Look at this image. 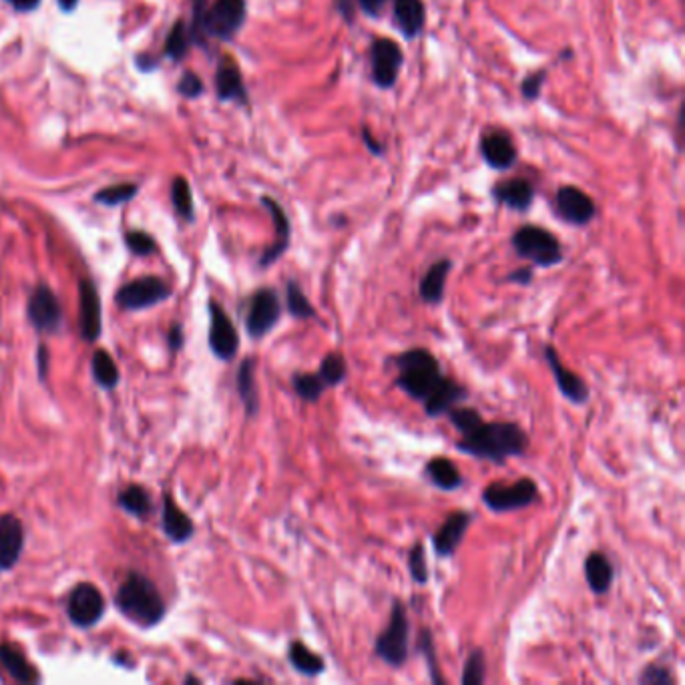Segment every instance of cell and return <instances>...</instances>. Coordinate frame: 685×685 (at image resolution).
<instances>
[{
	"instance_id": "41",
	"label": "cell",
	"mask_w": 685,
	"mask_h": 685,
	"mask_svg": "<svg viewBox=\"0 0 685 685\" xmlns=\"http://www.w3.org/2000/svg\"><path fill=\"white\" fill-rule=\"evenodd\" d=\"M137 186H133V183H121V186H111L107 189H101L99 193H96L95 199L99 201V204L103 206H121L125 204V201H129L135 197V193H137Z\"/></svg>"
},
{
	"instance_id": "12",
	"label": "cell",
	"mask_w": 685,
	"mask_h": 685,
	"mask_svg": "<svg viewBox=\"0 0 685 685\" xmlns=\"http://www.w3.org/2000/svg\"><path fill=\"white\" fill-rule=\"evenodd\" d=\"M478 153L487 167L493 171H509L517 166L519 149L513 135L505 129H487L478 139Z\"/></svg>"
},
{
	"instance_id": "3",
	"label": "cell",
	"mask_w": 685,
	"mask_h": 685,
	"mask_svg": "<svg viewBox=\"0 0 685 685\" xmlns=\"http://www.w3.org/2000/svg\"><path fill=\"white\" fill-rule=\"evenodd\" d=\"M115 605L129 621L141 627L157 625L166 615V603L147 577L129 573L115 595Z\"/></svg>"
},
{
	"instance_id": "35",
	"label": "cell",
	"mask_w": 685,
	"mask_h": 685,
	"mask_svg": "<svg viewBox=\"0 0 685 685\" xmlns=\"http://www.w3.org/2000/svg\"><path fill=\"white\" fill-rule=\"evenodd\" d=\"M292 388L296 397L304 402H317L322 394L327 390V386L320 376L314 372H296L292 376Z\"/></svg>"
},
{
	"instance_id": "49",
	"label": "cell",
	"mask_w": 685,
	"mask_h": 685,
	"mask_svg": "<svg viewBox=\"0 0 685 685\" xmlns=\"http://www.w3.org/2000/svg\"><path fill=\"white\" fill-rule=\"evenodd\" d=\"M362 141H364V147L368 149L370 156H374V157H382L384 153H386L384 143H380L378 139H376L374 135H372V131H370L368 127H362Z\"/></svg>"
},
{
	"instance_id": "53",
	"label": "cell",
	"mask_w": 685,
	"mask_h": 685,
	"mask_svg": "<svg viewBox=\"0 0 685 685\" xmlns=\"http://www.w3.org/2000/svg\"><path fill=\"white\" fill-rule=\"evenodd\" d=\"M48 352H46V346H38V352H36V364H38V376H41V380L45 382L46 378V368H48Z\"/></svg>"
},
{
	"instance_id": "38",
	"label": "cell",
	"mask_w": 685,
	"mask_h": 685,
	"mask_svg": "<svg viewBox=\"0 0 685 685\" xmlns=\"http://www.w3.org/2000/svg\"><path fill=\"white\" fill-rule=\"evenodd\" d=\"M485 678H487L485 653H482V650H475L468 655V660L465 661V668H462V675H460V683L462 685H480V683H485Z\"/></svg>"
},
{
	"instance_id": "18",
	"label": "cell",
	"mask_w": 685,
	"mask_h": 685,
	"mask_svg": "<svg viewBox=\"0 0 685 685\" xmlns=\"http://www.w3.org/2000/svg\"><path fill=\"white\" fill-rule=\"evenodd\" d=\"M470 523H472V513H468V510H455V513H450L445 520H442V525L432 537V547L437 557L440 559L455 557Z\"/></svg>"
},
{
	"instance_id": "29",
	"label": "cell",
	"mask_w": 685,
	"mask_h": 685,
	"mask_svg": "<svg viewBox=\"0 0 685 685\" xmlns=\"http://www.w3.org/2000/svg\"><path fill=\"white\" fill-rule=\"evenodd\" d=\"M287 661L294 668V671H297L300 675H306V678H316V675H322L326 671V661H324L322 655H317L316 651H312L300 640L289 643Z\"/></svg>"
},
{
	"instance_id": "27",
	"label": "cell",
	"mask_w": 685,
	"mask_h": 685,
	"mask_svg": "<svg viewBox=\"0 0 685 685\" xmlns=\"http://www.w3.org/2000/svg\"><path fill=\"white\" fill-rule=\"evenodd\" d=\"M424 478H427L432 487L445 493H452L462 487V475L458 467L447 457H434L424 467Z\"/></svg>"
},
{
	"instance_id": "31",
	"label": "cell",
	"mask_w": 685,
	"mask_h": 685,
	"mask_svg": "<svg viewBox=\"0 0 685 685\" xmlns=\"http://www.w3.org/2000/svg\"><path fill=\"white\" fill-rule=\"evenodd\" d=\"M256 366L252 358H246L241 362L237 370V392L244 402L247 417H256L259 410V397H257V384H256Z\"/></svg>"
},
{
	"instance_id": "4",
	"label": "cell",
	"mask_w": 685,
	"mask_h": 685,
	"mask_svg": "<svg viewBox=\"0 0 685 685\" xmlns=\"http://www.w3.org/2000/svg\"><path fill=\"white\" fill-rule=\"evenodd\" d=\"M510 246L520 259H527L537 267L559 266L565 257L561 241L553 231L535 224L520 226L510 237Z\"/></svg>"
},
{
	"instance_id": "50",
	"label": "cell",
	"mask_w": 685,
	"mask_h": 685,
	"mask_svg": "<svg viewBox=\"0 0 685 685\" xmlns=\"http://www.w3.org/2000/svg\"><path fill=\"white\" fill-rule=\"evenodd\" d=\"M533 276H535L533 267H530V266H523V267L513 269V272H510V274L507 276V282L517 284V286H529L530 282H533Z\"/></svg>"
},
{
	"instance_id": "21",
	"label": "cell",
	"mask_w": 685,
	"mask_h": 685,
	"mask_svg": "<svg viewBox=\"0 0 685 685\" xmlns=\"http://www.w3.org/2000/svg\"><path fill=\"white\" fill-rule=\"evenodd\" d=\"M25 547V529L15 515L0 517V571L13 569Z\"/></svg>"
},
{
	"instance_id": "14",
	"label": "cell",
	"mask_w": 685,
	"mask_h": 685,
	"mask_svg": "<svg viewBox=\"0 0 685 685\" xmlns=\"http://www.w3.org/2000/svg\"><path fill=\"white\" fill-rule=\"evenodd\" d=\"M28 322H31L38 332L55 334L63 326V307L56 300L55 292L48 286H38L31 300H28Z\"/></svg>"
},
{
	"instance_id": "17",
	"label": "cell",
	"mask_w": 685,
	"mask_h": 685,
	"mask_svg": "<svg viewBox=\"0 0 685 685\" xmlns=\"http://www.w3.org/2000/svg\"><path fill=\"white\" fill-rule=\"evenodd\" d=\"M545 360L553 372V378H555L559 392H561L569 402L581 407V404L589 400V386L583 382L581 376L567 368L555 346L551 344L545 346Z\"/></svg>"
},
{
	"instance_id": "19",
	"label": "cell",
	"mask_w": 685,
	"mask_h": 685,
	"mask_svg": "<svg viewBox=\"0 0 685 685\" xmlns=\"http://www.w3.org/2000/svg\"><path fill=\"white\" fill-rule=\"evenodd\" d=\"M262 206L267 209V214H269V217H272L274 229H276L274 244H269L264 249L262 257H259V267H269V266H274L277 259L287 252L289 241H292V224H289V217L286 214V209L279 206L274 197L264 196Z\"/></svg>"
},
{
	"instance_id": "46",
	"label": "cell",
	"mask_w": 685,
	"mask_h": 685,
	"mask_svg": "<svg viewBox=\"0 0 685 685\" xmlns=\"http://www.w3.org/2000/svg\"><path fill=\"white\" fill-rule=\"evenodd\" d=\"M638 683H641V685H671V683H675V678H673V673H671L670 668H665V665L651 663L641 671V675L638 678Z\"/></svg>"
},
{
	"instance_id": "44",
	"label": "cell",
	"mask_w": 685,
	"mask_h": 685,
	"mask_svg": "<svg viewBox=\"0 0 685 685\" xmlns=\"http://www.w3.org/2000/svg\"><path fill=\"white\" fill-rule=\"evenodd\" d=\"M547 76H549V66H543V69H537L525 76L523 83H520V95H523V99L527 103H535L539 96H541Z\"/></svg>"
},
{
	"instance_id": "45",
	"label": "cell",
	"mask_w": 685,
	"mask_h": 685,
	"mask_svg": "<svg viewBox=\"0 0 685 685\" xmlns=\"http://www.w3.org/2000/svg\"><path fill=\"white\" fill-rule=\"evenodd\" d=\"M125 244H127V247L135 256H151L157 252L156 239L149 234H145V231H129V234L125 236Z\"/></svg>"
},
{
	"instance_id": "54",
	"label": "cell",
	"mask_w": 685,
	"mask_h": 685,
	"mask_svg": "<svg viewBox=\"0 0 685 685\" xmlns=\"http://www.w3.org/2000/svg\"><path fill=\"white\" fill-rule=\"evenodd\" d=\"M169 346L173 350H181V346H183V330H181V326H177V324L173 326L171 332H169Z\"/></svg>"
},
{
	"instance_id": "37",
	"label": "cell",
	"mask_w": 685,
	"mask_h": 685,
	"mask_svg": "<svg viewBox=\"0 0 685 685\" xmlns=\"http://www.w3.org/2000/svg\"><path fill=\"white\" fill-rule=\"evenodd\" d=\"M171 201H173V207H176L177 214L187 219V221H193V217H196V214H193V197H191V189H189V183L183 179V177H176L173 179V186H171Z\"/></svg>"
},
{
	"instance_id": "24",
	"label": "cell",
	"mask_w": 685,
	"mask_h": 685,
	"mask_svg": "<svg viewBox=\"0 0 685 685\" xmlns=\"http://www.w3.org/2000/svg\"><path fill=\"white\" fill-rule=\"evenodd\" d=\"M216 89L217 96L221 101H234L239 105H247V89L244 83V76H241V71L236 61L224 59L217 66V75H216Z\"/></svg>"
},
{
	"instance_id": "51",
	"label": "cell",
	"mask_w": 685,
	"mask_h": 685,
	"mask_svg": "<svg viewBox=\"0 0 685 685\" xmlns=\"http://www.w3.org/2000/svg\"><path fill=\"white\" fill-rule=\"evenodd\" d=\"M334 8L337 13L342 15V18L346 23H354V8H356V3L354 0H336L334 3Z\"/></svg>"
},
{
	"instance_id": "2",
	"label": "cell",
	"mask_w": 685,
	"mask_h": 685,
	"mask_svg": "<svg viewBox=\"0 0 685 685\" xmlns=\"http://www.w3.org/2000/svg\"><path fill=\"white\" fill-rule=\"evenodd\" d=\"M392 366L398 370L394 384L412 400L424 402L434 388L445 378L438 360L424 348H410L392 358Z\"/></svg>"
},
{
	"instance_id": "7",
	"label": "cell",
	"mask_w": 685,
	"mask_h": 685,
	"mask_svg": "<svg viewBox=\"0 0 685 685\" xmlns=\"http://www.w3.org/2000/svg\"><path fill=\"white\" fill-rule=\"evenodd\" d=\"M247 3L246 0H216L207 6L201 21V38L211 36L217 41H231L246 25Z\"/></svg>"
},
{
	"instance_id": "13",
	"label": "cell",
	"mask_w": 685,
	"mask_h": 685,
	"mask_svg": "<svg viewBox=\"0 0 685 685\" xmlns=\"http://www.w3.org/2000/svg\"><path fill=\"white\" fill-rule=\"evenodd\" d=\"M66 613L76 627H93L101 621L105 613V599L93 583H79L66 601Z\"/></svg>"
},
{
	"instance_id": "11",
	"label": "cell",
	"mask_w": 685,
	"mask_h": 685,
	"mask_svg": "<svg viewBox=\"0 0 685 685\" xmlns=\"http://www.w3.org/2000/svg\"><path fill=\"white\" fill-rule=\"evenodd\" d=\"M555 216L567 226L585 227L597 216V206L589 193L577 186H563L555 193Z\"/></svg>"
},
{
	"instance_id": "42",
	"label": "cell",
	"mask_w": 685,
	"mask_h": 685,
	"mask_svg": "<svg viewBox=\"0 0 685 685\" xmlns=\"http://www.w3.org/2000/svg\"><path fill=\"white\" fill-rule=\"evenodd\" d=\"M408 573L412 577V581L417 585H427L428 583V565H427V551H424V545L417 543L408 553Z\"/></svg>"
},
{
	"instance_id": "16",
	"label": "cell",
	"mask_w": 685,
	"mask_h": 685,
	"mask_svg": "<svg viewBox=\"0 0 685 685\" xmlns=\"http://www.w3.org/2000/svg\"><path fill=\"white\" fill-rule=\"evenodd\" d=\"M490 196L499 206L515 211V214H527L535 204L537 186L527 177H510L497 181L490 189Z\"/></svg>"
},
{
	"instance_id": "30",
	"label": "cell",
	"mask_w": 685,
	"mask_h": 685,
	"mask_svg": "<svg viewBox=\"0 0 685 685\" xmlns=\"http://www.w3.org/2000/svg\"><path fill=\"white\" fill-rule=\"evenodd\" d=\"M0 663H3V668L11 673L16 681L35 683L38 680L36 670L31 663H28L25 653L11 643L0 645Z\"/></svg>"
},
{
	"instance_id": "26",
	"label": "cell",
	"mask_w": 685,
	"mask_h": 685,
	"mask_svg": "<svg viewBox=\"0 0 685 685\" xmlns=\"http://www.w3.org/2000/svg\"><path fill=\"white\" fill-rule=\"evenodd\" d=\"M583 571H585L587 585H589V589L595 595H605L611 589L613 579H615V569L607 555L599 551H593L587 555L583 563Z\"/></svg>"
},
{
	"instance_id": "15",
	"label": "cell",
	"mask_w": 685,
	"mask_h": 685,
	"mask_svg": "<svg viewBox=\"0 0 685 685\" xmlns=\"http://www.w3.org/2000/svg\"><path fill=\"white\" fill-rule=\"evenodd\" d=\"M211 326H209V348L219 360L229 362L236 358L239 348V336L231 317L217 302H209Z\"/></svg>"
},
{
	"instance_id": "20",
	"label": "cell",
	"mask_w": 685,
	"mask_h": 685,
	"mask_svg": "<svg viewBox=\"0 0 685 685\" xmlns=\"http://www.w3.org/2000/svg\"><path fill=\"white\" fill-rule=\"evenodd\" d=\"M392 25L402 38L414 41L427 28V5L422 0H392Z\"/></svg>"
},
{
	"instance_id": "23",
	"label": "cell",
	"mask_w": 685,
	"mask_h": 685,
	"mask_svg": "<svg viewBox=\"0 0 685 685\" xmlns=\"http://www.w3.org/2000/svg\"><path fill=\"white\" fill-rule=\"evenodd\" d=\"M450 269H452V259L448 257H440L432 266H428V269L424 272L418 284V294L424 304L438 306L442 300H445V289H447V279H448Z\"/></svg>"
},
{
	"instance_id": "5",
	"label": "cell",
	"mask_w": 685,
	"mask_h": 685,
	"mask_svg": "<svg viewBox=\"0 0 685 685\" xmlns=\"http://www.w3.org/2000/svg\"><path fill=\"white\" fill-rule=\"evenodd\" d=\"M376 658L390 668H402L410 655V623L407 607L394 599L390 609V623L374 641Z\"/></svg>"
},
{
	"instance_id": "28",
	"label": "cell",
	"mask_w": 685,
	"mask_h": 685,
	"mask_svg": "<svg viewBox=\"0 0 685 685\" xmlns=\"http://www.w3.org/2000/svg\"><path fill=\"white\" fill-rule=\"evenodd\" d=\"M193 527L191 519L183 513V510L176 505L169 495L163 500V533H166L173 543H186L187 539H191Z\"/></svg>"
},
{
	"instance_id": "22",
	"label": "cell",
	"mask_w": 685,
	"mask_h": 685,
	"mask_svg": "<svg viewBox=\"0 0 685 685\" xmlns=\"http://www.w3.org/2000/svg\"><path fill=\"white\" fill-rule=\"evenodd\" d=\"M79 307H81V336L86 342H95L101 336V300L91 279H81L79 284Z\"/></svg>"
},
{
	"instance_id": "10",
	"label": "cell",
	"mask_w": 685,
	"mask_h": 685,
	"mask_svg": "<svg viewBox=\"0 0 685 685\" xmlns=\"http://www.w3.org/2000/svg\"><path fill=\"white\" fill-rule=\"evenodd\" d=\"M171 296V287L167 282H163L157 276H145L137 277L133 282L125 284L119 292H117V304L123 307V310L129 312H137L145 310V307L157 306L163 300H167Z\"/></svg>"
},
{
	"instance_id": "33",
	"label": "cell",
	"mask_w": 685,
	"mask_h": 685,
	"mask_svg": "<svg viewBox=\"0 0 685 685\" xmlns=\"http://www.w3.org/2000/svg\"><path fill=\"white\" fill-rule=\"evenodd\" d=\"M91 370H93L95 382L105 390H111L119 384V368H117V364H115V360L111 358L109 352L96 350L93 354V360H91Z\"/></svg>"
},
{
	"instance_id": "6",
	"label": "cell",
	"mask_w": 685,
	"mask_h": 685,
	"mask_svg": "<svg viewBox=\"0 0 685 685\" xmlns=\"http://www.w3.org/2000/svg\"><path fill=\"white\" fill-rule=\"evenodd\" d=\"M368 59H370V79L376 89H380V91L394 89L404 66L402 46L388 36H376L368 48Z\"/></svg>"
},
{
	"instance_id": "55",
	"label": "cell",
	"mask_w": 685,
	"mask_h": 685,
	"mask_svg": "<svg viewBox=\"0 0 685 685\" xmlns=\"http://www.w3.org/2000/svg\"><path fill=\"white\" fill-rule=\"evenodd\" d=\"M76 3H79V0H59V5H61L63 11H73V8L76 6Z\"/></svg>"
},
{
	"instance_id": "39",
	"label": "cell",
	"mask_w": 685,
	"mask_h": 685,
	"mask_svg": "<svg viewBox=\"0 0 685 685\" xmlns=\"http://www.w3.org/2000/svg\"><path fill=\"white\" fill-rule=\"evenodd\" d=\"M447 417H448L452 427H455L460 432V437H462V434H468L470 430H475L478 424L485 420L480 417L478 410L468 408V407H458V404L447 412Z\"/></svg>"
},
{
	"instance_id": "25",
	"label": "cell",
	"mask_w": 685,
	"mask_h": 685,
	"mask_svg": "<svg viewBox=\"0 0 685 685\" xmlns=\"http://www.w3.org/2000/svg\"><path fill=\"white\" fill-rule=\"evenodd\" d=\"M468 397V390L465 386L455 382L452 378H442V382L434 388L430 397L424 400V412L430 418H438L442 414H447L452 407H457L462 400Z\"/></svg>"
},
{
	"instance_id": "48",
	"label": "cell",
	"mask_w": 685,
	"mask_h": 685,
	"mask_svg": "<svg viewBox=\"0 0 685 685\" xmlns=\"http://www.w3.org/2000/svg\"><path fill=\"white\" fill-rule=\"evenodd\" d=\"M354 3L358 11H362L366 16L376 21V18H380L386 5H388L390 0H354Z\"/></svg>"
},
{
	"instance_id": "52",
	"label": "cell",
	"mask_w": 685,
	"mask_h": 685,
	"mask_svg": "<svg viewBox=\"0 0 685 685\" xmlns=\"http://www.w3.org/2000/svg\"><path fill=\"white\" fill-rule=\"evenodd\" d=\"M6 3L11 5L15 11H18V13H31V11H35V8H38L41 0H6Z\"/></svg>"
},
{
	"instance_id": "8",
	"label": "cell",
	"mask_w": 685,
	"mask_h": 685,
	"mask_svg": "<svg viewBox=\"0 0 685 685\" xmlns=\"http://www.w3.org/2000/svg\"><path fill=\"white\" fill-rule=\"evenodd\" d=\"M539 500V487L533 478H519L513 485H489L482 490V503L493 513L520 510Z\"/></svg>"
},
{
	"instance_id": "36",
	"label": "cell",
	"mask_w": 685,
	"mask_h": 685,
	"mask_svg": "<svg viewBox=\"0 0 685 685\" xmlns=\"http://www.w3.org/2000/svg\"><path fill=\"white\" fill-rule=\"evenodd\" d=\"M317 376L324 380L327 388H334V386H340L346 376H348V366H346L344 356L340 352H330L326 354V358L320 364V372Z\"/></svg>"
},
{
	"instance_id": "32",
	"label": "cell",
	"mask_w": 685,
	"mask_h": 685,
	"mask_svg": "<svg viewBox=\"0 0 685 685\" xmlns=\"http://www.w3.org/2000/svg\"><path fill=\"white\" fill-rule=\"evenodd\" d=\"M286 307L289 316L296 317V320H310V317L317 316L316 307L307 300L302 286L296 279H287L286 284Z\"/></svg>"
},
{
	"instance_id": "9",
	"label": "cell",
	"mask_w": 685,
	"mask_h": 685,
	"mask_svg": "<svg viewBox=\"0 0 685 685\" xmlns=\"http://www.w3.org/2000/svg\"><path fill=\"white\" fill-rule=\"evenodd\" d=\"M284 306L279 300V294L274 287H259L254 296L249 297L247 316H246V330L247 336L259 340L267 336L282 320Z\"/></svg>"
},
{
	"instance_id": "1",
	"label": "cell",
	"mask_w": 685,
	"mask_h": 685,
	"mask_svg": "<svg viewBox=\"0 0 685 685\" xmlns=\"http://www.w3.org/2000/svg\"><path fill=\"white\" fill-rule=\"evenodd\" d=\"M529 448L527 432L515 422H485L475 430L462 434L457 450L462 455L489 460L503 467L509 458L523 457Z\"/></svg>"
},
{
	"instance_id": "47",
	"label": "cell",
	"mask_w": 685,
	"mask_h": 685,
	"mask_svg": "<svg viewBox=\"0 0 685 685\" xmlns=\"http://www.w3.org/2000/svg\"><path fill=\"white\" fill-rule=\"evenodd\" d=\"M179 93L183 96H187V99H197V96L204 93V83H201L196 73H186L179 79Z\"/></svg>"
},
{
	"instance_id": "40",
	"label": "cell",
	"mask_w": 685,
	"mask_h": 685,
	"mask_svg": "<svg viewBox=\"0 0 685 685\" xmlns=\"http://www.w3.org/2000/svg\"><path fill=\"white\" fill-rule=\"evenodd\" d=\"M187 46H189V33H187L186 25L179 21V23L173 25L171 33L167 35L166 55L173 61H179V59H183V56H186Z\"/></svg>"
},
{
	"instance_id": "34",
	"label": "cell",
	"mask_w": 685,
	"mask_h": 685,
	"mask_svg": "<svg viewBox=\"0 0 685 685\" xmlns=\"http://www.w3.org/2000/svg\"><path fill=\"white\" fill-rule=\"evenodd\" d=\"M119 507L133 517H145L151 513V499L149 493L139 485H129L121 490V495L117 499Z\"/></svg>"
},
{
	"instance_id": "43",
	"label": "cell",
	"mask_w": 685,
	"mask_h": 685,
	"mask_svg": "<svg viewBox=\"0 0 685 685\" xmlns=\"http://www.w3.org/2000/svg\"><path fill=\"white\" fill-rule=\"evenodd\" d=\"M418 650H420V653L424 655V660H427V663H428L430 681H432V683H445V678H442L440 671H438L437 655H434L437 651H434V640H432V633H430V630H427V627H422V630H420Z\"/></svg>"
}]
</instances>
